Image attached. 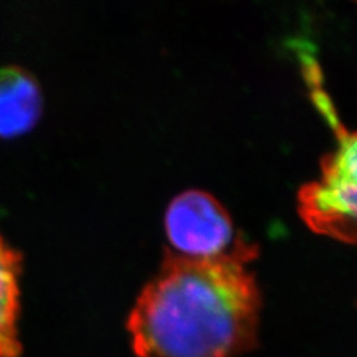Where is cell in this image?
I'll return each instance as SVG.
<instances>
[{
    "label": "cell",
    "mask_w": 357,
    "mask_h": 357,
    "mask_svg": "<svg viewBox=\"0 0 357 357\" xmlns=\"http://www.w3.org/2000/svg\"><path fill=\"white\" fill-rule=\"evenodd\" d=\"M252 259H186L167 250L127 320L137 357H237L258 340Z\"/></svg>",
    "instance_id": "1"
},
{
    "label": "cell",
    "mask_w": 357,
    "mask_h": 357,
    "mask_svg": "<svg viewBox=\"0 0 357 357\" xmlns=\"http://www.w3.org/2000/svg\"><path fill=\"white\" fill-rule=\"evenodd\" d=\"M337 136V146L320 162V174L298 191V211L319 236L357 244V130L345 128L328 94L312 96Z\"/></svg>",
    "instance_id": "2"
},
{
    "label": "cell",
    "mask_w": 357,
    "mask_h": 357,
    "mask_svg": "<svg viewBox=\"0 0 357 357\" xmlns=\"http://www.w3.org/2000/svg\"><path fill=\"white\" fill-rule=\"evenodd\" d=\"M173 255L186 259H220L231 256L255 259L258 249L238 236L228 211L204 191H186L170 203L164 218Z\"/></svg>",
    "instance_id": "3"
},
{
    "label": "cell",
    "mask_w": 357,
    "mask_h": 357,
    "mask_svg": "<svg viewBox=\"0 0 357 357\" xmlns=\"http://www.w3.org/2000/svg\"><path fill=\"white\" fill-rule=\"evenodd\" d=\"M21 255L0 236V357H18Z\"/></svg>",
    "instance_id": "5"
},
{
    "label": "cell",
    "mask_w": 357,
    "mask_h": 357,
    "mask_svg": "<svg viewBox=\"0 0 357 357\" xmlns=\"http://www.w3.org/2000/svg\"><path fill=\"white\" fill-rule=\"evenodd\" d=\"M43 109L38 81L17 66L0 69V139H15L33 128Z\"/></svg>",
    "instance_id": "4"
}]
</instances>
